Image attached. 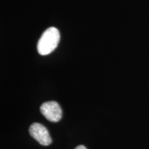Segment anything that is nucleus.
<instances>
[{"instance_id":"obj_2","label":"nucleus","mask_w":149,"mask_h":149,"mask_svg":"<svg viewBox=\"0 0 149 149\" xmlns=\"http://www.w3.org/2000/svg\"><path fill=\"white\" fill-rule=\"evenodd\" d=\"M41 113L46 120L52 122H57L62 117V111L58 103L51 101L45 102L40 107Z\"/></svg>"},{"instance_id":"obj_4","label":"nucleus","mask_w":149,"mask_h":149,"mask_svg":"<svg viewBox=\"0 0 149 149\" xmlns=\"http://www.w3.org/2000/svg\"><path fill=\"white\" fill-rule=\"evenodd\" d=\"M74 149H86V148L83 145H80V146H78L77 147H76Z\"/></svg>"},{"instance_id":"obj_1","label":"nucleus","mask_w":149,"mask_h":149,"mask_svg":"<svg viewBox=\"0 0 149 149\" xmlns=\"http://www.w3.org/2000/svg\"><path fill=\"white\" fill-rule=\"evenodd\" d=\"M60 41V33L55 27L48 28L43 33L37 43V51L41 55H47L55 50Z\"/></svg>"},{"instance_id":"obj_3","label":"nucleus","mask_w":149,"mask_h":149,"mask_svg":"<svg viewBox=\"0 0 149 149\" xmlns=\"http://www.w3.org/2000/svg\"><path fill=\"white\" fill-rule=\"evenodd\" d=\"M29 133L42 146H48L51 144L52 139L48 130L40 123H33L29 128Z\"/></svg>"}]
</instances>
